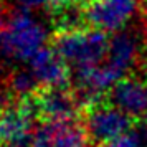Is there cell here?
Returning a JSON list of instances; mask_svg holds the SVG:
<instances>
[{"mask_svg":"<svg viewBox=\"0 0 147 147\" xmlns=\"http://www.w3.org/2000/svg\"><path fill=\"white\" fill-rule=\"evenodd\" d=\"M140 55L142 35L137 30H122L109 38V48L104 63L121 80H124L126 73H129L139 63Z\"/></svg>","mask_w":147,"mask_h":147,"instance_id":"obj_6","label":"cell"},{"mask_svg":"<svg viewBox=\"0 0 147 147\" xmlns=\"http://www.w3.org/2000/svg\"><path fill=\"white\" fill-rule=\"evenodd\" d=\"M3 27H5V13H3V8L0 7V32L3 30Z\"/></svg>","mask_w":147,"mask_h":147,"instance_id":"obj_17","label":"cell"},{"mask_svg":"<svg viewBox=\"0 0 147 147\" xmlns=\"http://www.w3.org/2000/svg\"><path fill=\"white\" fill-rule=\"evenodd\" d=\"M30 147H89V137L74 122L45 121L35 129Z\"/></svg>","mask_w":147,"mask_h":147,"instance_id":"obj_7","label":"cell"},{"mask_svg":"<svg viewBox=\"0 0 147 147\" xmlns=\"http://www.w3.org/2000/svg\"><path fill=\"white\" fill-rule=\"evenodd\" d=\"M140 0H94L84 8V20L102 33H119L134 18Z\"/></svg>","mask_w":147,"mask_h":147,"instance_id":"obj_3","label":"cell"},{"mask_svg":"<svg viewBox=\"0 0 147 147\" xmlns=\"http://www.w3.org/2000/svg\"><path fill=\"white\" fill-rule=\"evenodd\" d=\"M58 3V0H23V5L22 7L28 8V10H32V8H51Z\"/></svg>","mask_w":147,"mask_h":147,"instance_id":"obj_14","label":"cell"},{"mask_svg":"<svg viewBox=\"0 0 147 147\" xmlns=\"http://www.w3.org/2000/svg\"><path fill=\"white\" fill-rule=\"evenodd\" d=\"M84 131L89 140L104 147L116 137L131 131V117L113 104H94L88 111Z\"/></svg>","mask_w":147,"mask_h":147,"instance_id":"obj_4","label":"cell"},{"mask_svg":"<svg viewBox=\"0 0 147 147\" xmlns=\"http://www.w3.org/2000/svg\"><path fill=\"white\" fill-rule=\"evenodd\" d=\"M109 38L99 30H73L58 36L55 50L65 60L68 66L76 71L101 65L106 60Z\"/></svg>","mask_w":147,"mask_h":147,"instance_id":"obj_2","label":"cell"},{"mask_svg":"<svg viewBox=\"0 0 147 147\" xmlns=\"http://www.w3.org/2000/svg\"><path fill=\"white\" fill-rule=\"evenodd\" d=\"M68 65L56 50L45 48L35 58L28 61V71L32 73L38 86L48 89H63L69 80Z\"/></svg>","mask_w":147,"mask_h":147,"instance_id":"obj_10","label":"cell"},{"mask_svg":"<svg viewBox=\"0 0 147 147\" xmlns=\"http://www.w3.org/2000/svg\"><path fill=\"white\" fill-rule=\"evenodd\" d=\"M35 111L33 104L8 106L0 113V142L7 147H25L32 142L35 134Z\"/></svg>","mask_w":147,"mask_h":147,"instance_id":"obj_5","label":"cell"},{"mask_svg":"<svg viewBox=\"0 0 147 147\" xmlns=\"http://www.w3.org/2000/svg\"><path fill=\"white\" fill-rule=\"evenodd\" d=\"M104 147H146V140L142 139L139 131H129V132L111 140Z\"/></svg>","mask_w":147,"mask_h":147,"instance_id":"obj_13","label":"cell"},{"mask_svg":"<svg viewBox=\"0 0 147 147\" xmlns=\"http://www.w3.org/2000/svg\"><path fill=\"white\" fill-rule=\"evenodd\" d=\"M139 134L142 136V139L146 140V144H147V121L142 124V127H140V131H139Z\"/></svg>","mask_w":147,"mask_h":147,"instance_id":"obj_16","label":"cell"},{"mask_svg":"<svg viewBox=\"0 0 147 147\" xmlns=\"http://www.w3.org/2000/svg\"><path fill=\"white\" fill-rule=\"evenodd\" d=\"M109 104L127 117L147 116V81L134 76L121 80L109 93Z\"/></svg>","mask_w":147,"mask_h":147,"instance_id":"obj_9","label":"cell"},{"mask_svg":"<svg viewBox=\"0 0 147 147\" xmlns=\"http://www.w3.org/2000/svg\"><path fill=\"white\" fill-rule=\"evenodd\" d=\"M80 102L65 89H48L35 101V111L50 122H73L78 116Z\"/></svg>","mask_w":147,"mask_h":147,"instance_id":"obj_11","label":"cell"},{"mask_svg":"<svg viewBox=\"0 0 147 147\" xmlns=\"http://www.w3.org/2000/svg\"><path fill=\"white\" fill-rule=\"evenodd\" d=\"M36 81L32 76V73L27 69H18L10 76V83H8V89L13 94L20 96V98H27L36 89Z\"/></svg>","mask_w":147,"mask_h":147,"instance_id":"obj_12","label":"cell"},{"mask_svg":"<svg viewBox=\"0 0 147 147\" xmlns=\"http://www.w3.org/2000/svg\"><path fill=\"white\" fill-rule=\"evenodd\" d=\"M119 81L121 78L106 63L78 69L74 73V84H76L78 98L81 99V102H93V106L98 104V99L104 93H111V89Z\"/></svg>","mask_w":147,"mask_h":147,"instance_id":"obj_8","label":"cell"},{"mask_svg":"<svg viewBox=\"0 0 147 147\" xmlns=\"http://www.w3.org/2000/svg\"><path fill=\"white\" fill-rule=\"evenodd\" d=\"M7 107H8V93L3 88H0V113Z\"/></svg>","mask_w":147,"mask_h":147,"instance_id":"obj_15","label":"cell"},{"mask_svg":"<svg viewBox=\"0 0 147 147\" xmlns=\"http://www.w3.org/2000/svg\"><path fill=\"white\" fill-rule=\"evenodd\" d=\"M48 30L32 10L20 7L0 32V58L7 63H28L47 48Z\"/></svg>","mask_w":147,"mask_h":147,"instance_id":"obj_1","label":"cell"},{"mask_svg":"<svg viewBox=\"0 0 147 147\" xmlns=\"http://www.w3.org/2000/svg\"><path fill=\"white\" fill-rule=\"evenodd\" d=\"M76 2H86V3H91V2H94V0H76Z\"/></svg>","mask_w":147,"mask_h":147,"instance_id":"obj_18","label":"cell"}]
</instances>
